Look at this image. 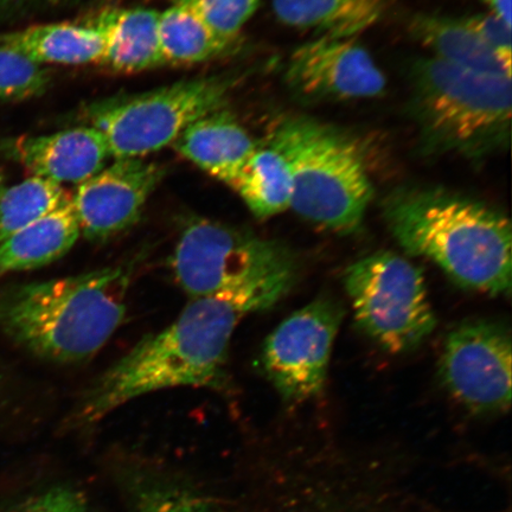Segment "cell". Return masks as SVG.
Segmentation results:
<instances>
[{"instance_id": "cell-26", "label": "cell", "mask_w": 512, "mask_h": 512, "mask_svg": "<svg viewBox=\"0 0 512 512\" xmlns=\"http://www.w3.org/2000/svg\"><path fill=\"white\" fill-rule=\"evenodd\" d=\"M463 19L511 72V25L492 12L472 15Z\"/></svg>"}, {"instance_id": "cell-17", "label": "cell", "mask_w": 512, "mask_h": 512, "mask_svg": "<svg viewBox=\"0 0 512 512\" xmlns=\"http://www.w3.org/2000/svg\"><path fill=\"white\" fill-rule=\"evenodd\" d=\"M392 0H272L278 21L320 37L355 38L373 28Z\"/></svg>"}, {"instance_id": "cell-8", "label": "cell", "mask_w": 512, "mask_h": 512, "mask_svg": "<svg viewBox=\"0 0 512 512\" xmlns=\"http://www.w3.org/2000/svg\"><path fill=\"white\" fill-rule=\"evenodd\" d=\"M171 266L191 299L297 268L292 253L278 241L201 217L185 224Z\"/></svg>"}, {"instance_id": "cell-1", "label": "cell", "mask_w": 512, "mask_h": 512, "mask_svg": "<svg viewBox=\"0 0 512 512\" xmlns=\"http://www.w3.org/2000/svg\"><path fill=\"white\" fill-rule=\"evenodd\" d=\"M297 268L191 299L168 328L146 336L83 396L75 420L95 424L125 403L177 387L221 389L230 343L241 320L270 309L290 292Z\"/></svg>"}, {"instance_id": "cell-9", "label": "cell", "mask_w": 512, "mask_h": 512, "mask_svg": "<svg viewBox=\"0 0 512 512\" xmlns=\"http://www.w3.org/2000/svg\"><path fill=\"white\" fill-rule=\"evenodd\" d=\"M343 317L335 300L318 298L293 312L267 337L262 369L285 401L304 402L322 393Z\"/></svg>"}, {"instance_id": "cell-5", "label": "cell", "mask_w": 512, "mask_h": 512, "mask_svg": "<svg viewBox=\"0 0 512 512\" xmlns=\"http://www.w3.org/2000/svg\"><path fill=\"white\" fill-rule=\"evenodd\" d=\"M511 79L479 74L427 57L412 69V106L434 149L470 158L509 143Z\"/></svg>"}, {"instance_id": "cell-22", "label": "cell", "mask_w": 512, "mask_h": 512, "mask_svg": "<svg viewBox=\"0 0 512 512\" xmlns=\"http://www.w3.org/2000/svg\"><path fill=\"white\" fill-rule=\"evenodd\" d=\"M61 185L31 176L0 192V245L67 200Z\"/></svg>"}, {"instance_id": "cell-24", "label": "cell", "mask_w": 512, "mask_h": 512, "mask_svg": "<svg viewBox=\"0 0 512 512\" xmlns=\"http://www.w3.org/2000/svg\"><path fill=\"white\" fill-rule=\"evenodd\" d=\"M200 16L229 48L238 41L262 0H181Z\"/></svg>"}, {"instance_id": "cell-7", "label": "cell", "mask_w": 512, "mask_h": 512, "mask_svg": "<svg viewBox=\"0 0 512 512\" xmlns=\"http://www.w3.org/2000/svg\"><path fill=\"white\" fill-rule=\"evenodd\" d=\"M344 285L357 324L393 354L420 347L437 326L424 274L399 254L377 252L356 261Z\"/></svg>"}, {"instance_id": "cell-3", "label": "cell", "mask_w": 512, "mask_h": 512, "mask_svg": "<svg viewBox=\"0 0 512 512\" xmlns=\"http://www.w3.org/2000/svg\"><path fill=\"white\" fill-rule=\"evenodd\" d=\"M136 262L11 288L0 299V325L37 356L89 360L118 330Z\"/></svg>"}, {"instance_id": "cell-28", "label": "cell", "mask_w": 512, "mask_h": 512, "mask_svg": "<svg viewBox=\"0 0 512 512\" xmlns=\"http://www.w3.org/2000/svg\"><path fill=\"white\" fill-rule=\"evenodd\" d=\"M492 14L501 17L504 22L511 25V0H483Z\"/></svg>"}, {"instance_id": "cell-16", "label": "cell", "mask_w": 512, "mask_h": 512, "mask_svg": "<svg viewBox=\"0 0 512 512\" xmlns=\"http://www.w3.org/2000/svg\"><path fill=\"white\" fill-rule=\"evenodd\" d=\"M80 235L78 217L67 198L0 245V274L49 265L66 255Z\"/></svg>"}, {"instance_id": "cell-25", "label": "cell", "mask_w": 512, "mask_h": 512, "mask_svg": "<svg viewBox=\"0 0 512 512\" xmlns=\"http://www.w3.org/2000/svg\"><path fill=\"white\" fill-rule=\"evenodd\" d=\"M137 512H220L208 499L170 484H155L139 490Z\"/></svg>"}, {"instance_id": "cell-23", "label": "cell", "mask_w": 512, "mask_h": 512, "mask_svg": "<svg viewBox=\"0 0 512 512\" xmlns=\"http://www.w3.org/2000/svg\"><path fill=\"white\" fill-rule=\"evenodd\" d=\"M48 69L0 44V100H27L47 91Z\"/></svg>"}, {"instance_id": "cell-6", "label": "cell", "mask_w": 512, "mask_h": 512, "mask_svg": "<svg viewBox=\"0 0 512 512\" xmlns=\"http://www.w3.org/2000/svg\"><path fill=\"white\" fill-rule=\"evenodd\" d=\"M235 83V75L216 74L114 95L88 105L83 117L105 137L112 158H144L174 145L194 121L227 105Z\"/></svg>"}, {"instance_id": "cell-12", "label": "cell", "mask_w": 512, "mask_h": 512, "mask_svg": "<svg viewBox=\"0 0 512 512\" xmlns=\"http://www.w3.org/2000/svg\"><path fill=\"white\" fill-rule=\"evenodd\" d=\"M165 170L143 158L114 159L78 185L72 200L81 234L89 241L105 242L125 232L142 216Z\"/></svg>"}, {"instance_id": "cell-19", "label": "cell", "mask_w": 512, "mask_h": 512, "mask_svg": "<svg viewBox=\"0 0 512 512\" xmlns=\"http://www.w3.org/2000/svg\"><path fill=\"white\" fill-rule=\"evenodd\" d=\"M409 30L434 59L479 74L507 76L512 73L498 56L480 40L464 19L438 15H416Z\"/></svg>"}, {"instance_id": "cell-4", "label": "cell", "mask_w": 512, "mask_h": 512, "mask_svg": "<svg viewBox=\"0 0 512 512\" xmlns=\"http://www.w3.org/2000/svg\"><path fill=\"white\" fill-rule=\"evenodd\" d=\"M266 144L290 168L292 210L331 232L351 234L361 228L374 190L351 139L318 121L294 117L275 125Z\"/></svg>"}, {"instance_id": "cell-2", "label": "cell", "mask_w": 512, "mask_h": 512, "mask_svg": "<svg viewBox=\"0 0 512 512\" xmlns=\"http://www.w3.org/2000/svg\"><path fill=\"white\" fill-rule=\"evenodd\" d=\"M383 217L403 251L434 262L467 290L509 296L512 232L507 216L441 189H400Z\"/></svg>"}, {"instance_id": "cell-29", "label": "cell", "mask_w": 512, "mask_h": 512, "mask_svg": "<svg viewBox=\"0 0 512 512\" xmlns=\"http://www.w3.org/2000/svg\"><path fill=\"white\" fill-rule=\"evenodd\" d=\"M5 188H6L5 177L3 175V172L0 171V192H2Z\"/></svg>"}, {"instance_id": "cell-20", "label": "cell", "mask_w": 512, "mask_h": 512, "mask_svg": "<svg viewBox=\"0 0 512 512\" xmlns=\"http://www.w3.org/2000/svg\"><path fill=\"white\" fill-rule=\"evenodd\" d=\"M258 219L290 209L292 177L283 156L270 145L258 146L229 184Z\"/></svg>"}, {"instance_id": "cell-13", "label": "cell", "mask_w": 512, "mask_h": 512, "mask_svg": "<svg viewBox=\"0 0 512 512\" xmlns=\"http://www.w3.org/2000/svg\"><path fill=\"white\" fill-rule=\"evenodd\" d=\"M0 151L32 176L57 185H79L98 174L112 158L105 137L89 125L44 136L12 138L2 144Z\"/></svg>"}, {"instance_id": "cell-21", "label": "cell", "mask_w": 512, "mask_h": 512, "mask_svg": "<svg viewBox=\"0 0 512 512\" xmlns=\"http://www.w3.org/2000/svg\"><path fill=\"white\" fill-rule=\"evenodd\" d=\"M159 41L165 64L206 62L229 49L181 0L160 12Z\"/></svg>"}, {"instance_id": "cell-10", "label": "cell", "mask_w": 512, "mask_h": 512, "mask_svg": "<svg viewBox=\"0 0 512 512\" xmlns=\"http://www.w3.org/2000/svg\"><path fill=\"white\" fill-rule=\"evenodd\" d=\"M439 375L454 399L470 411H508L512 396L510 330L491 320H472L447 335Z\"/></svg>"}, {"instance_id": "cell-18", "label": "cell", "mask_w": 512, "mask_h": 512, "mask_svg": "<svg viewBox=\"0 0 512 512\" xmlns=\"http://www.w3.org/2000/svg\"><path fill=\"white\" fill-rule=\"evenodd\" d=\"M0 44L42 64L101 63L105 42L93 24L50 23L0 36Z\"/></svg>"}, {"instance_id": "cell-11", "label": "cell", "mask_w": 512, "mask_h": 512, "mask_svg": "<svg viewBox=\"0 0 512 512\" xmlns=\"http://www.w3.org/2000/svg\"><path fill=\"white\" fill-rule=\"evenodd\" d=\"M286 81L307 101L379 98L386 76L355 38L319 37L304 43L288 61Z\"/></svg>"}, {"instance_id": "cell-14", "label": "cell", "mask_w": 512, "mask_h": 512, "mask_svg": "<svg viewBox=\"0 0 512 512\" xmlns=\"http://www.w3.org/2000/svg\"><path fill=\"white\" fill-rule=\"evenodd\" d=\"M172 146L197 168L229 185L259 144L224 105L194 121Z\"/></svg>"}, {"instance_id": "cell-15", "label": "cell", "mask_w": 512, "mask_h": 512, "mask_svg": "<svg viewBox=\"0 0 512 512\" xmlns=\"http://www.w3.org/2000/svg\"><path fill=\"white\" fill-rule=\"evenodd\" d=\"M159 11L146 8L102 11L91 24L104 36L101 64L117 73L165 66L159 41Z\"/></svg>"}, {"instance_id": "cell-27", "label": "cell", "mask_w": 512, "mask_h": 512, "mask_svg": "<svg viewBox=\"0 0 512 512\" xmlns=\"http://www.w3.org/2000/svg\"><path fill=\"white\" fill-rule=\"evenodd\" d=\"M4 512H87L85 498L67 486H56L31 496Z\"/></svg>"}]
</instances>
